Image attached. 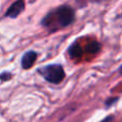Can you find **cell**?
I'll return each instance as SVG.
<instances>
[{"label": "cell", "mask_w": 122, "mask_h": 122, "mask_svg": "<svg viewBox=\"0 0 122 122\" xmlns=\"http://www.w3.org/2000/svg\"><path fill=\"white\" fill-rule=\"evenodd\" d=\"M36 57H38V55H36V51H28L27 54H25L23 59H21V66H23V69L29 70L30 67L34 64V62H36Z\"/></svg>", "instance_id": "4"}, {"label": "cell", "mask_w": 122, "mask_h": 122, "mask_svg": "<svg viewBox=\"0 0 122 122\" xmlns=\"http://www.w3.org/2000/svg\"><path fill=\"white\" fill-rule=\"evenodd\" d=\"M119 73H120L121 75H122V65H121L120 67H119Z\"/></svg>", "instance_id": "8"}, {"label": "cell", "mask_w": 122, "mask_h": 122, "mask_svg": "<svg viewBox=\"0 0 122 122\" xmlns=\"http://www.w3.org/2000/svg\"><path fill=\"white\" fill-rule=\"evenodd\" d=\"M75 19V12L69 5H61L46 15L42 24L47 28L56 30L71 25Z\"/></svg>", "instance_id": "1"}, {"label": "cell", "mask_w": 122, "mask_h": 122, "mask_svg": "<svg viewBox=\"0 0 122 122\" xmlns=\"http://www.w3.org/2000/svg\"><path fill=\"white\" fill-rule=\"evenodd\" d=\"M42 76L51 84H60L65 77V73L63 67L59 64H51L44 66L43 69L39 70Z\"/></svg>", "instance_id": "2"}, {"label": "cell", "mask_w": 122, "mask_h": 122, "mask_svg": "<svg viewBox=\"0 0 122 122\" xmlns=\"http://www.w3.org/2000/svg\"><path fill=\"white\" fill-rule=\"evenodd\" d=\"M11 78V74H8V73H3L0 75V79H10Z\"/></svg>", "instance_id": "6"}, {"label": "cell", "mask_w": 122, "mask_h": 122, "mask_svg": "<svg viewBox=\"0 0 122 122\" xmlns=\"http://www.w3.org/2000/svg\"><path fill=\"white\" fill-rule=\"evenodd\" d=\"M114 120H112V116H109V117H107V118H105L104 120H102L101 122H112Z\"/></svg>", "instance_id": "7"}, {"label": "cell", "mask_w": 122, "mask_h": 122, "mask_svg": "<svg viewBox=\"0 0 122 122\" xmlns=\"http://www.w3.org/2000/svg\"><path fill=\"white\" fill-rule=\"evenodd\" d=\"M25 10V2L24 1H16L9 8V10L6 11L5 16L11 17V18H15L20 14L23 11Z\"/></svg>", "instance_id": "3"}, {"label": "cell", "mask_w": 122, "mask_h": 122, "mask_svg": "<svg viewBox=\"0 0 122 122\" xmlns=\"http://www.w3.org/2000/svg\"><path fill=\"white\" fill-rule=\"evenodd\" d=\"M117 101H118V97H112V99L107 100V101L105 102V104H106V106H110V105H112V104H114L115 102H117Z\"/></svg>", "instance_id": "5"}]
</instances>
